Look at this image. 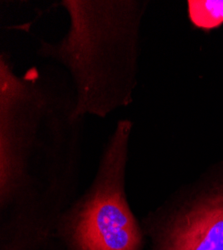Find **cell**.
<instances>
[{
    "mask_svg": "<svg viewBox=\"0 0 223 250\" xmlns=\"http://www.w3.org/2000/svg\"><path fill=\"white\" fill-rule=\"evenodd\" d=\"M74 92L0 56V250H61L56 228L76 199L81 121Z\"/></svg>",
    "mask_w": 223,
    "mask_h": 250,
    "instance_id": "1",
    "label": "cell"
},
{
    "mask_svg": "<svg viewBox=\"0 0 223 250\" xmlns=\"http://www.w3.org/2000/svg\"><path fill=\"white\" fill-rule=\"evenodd\" d=\"M69 16L65 36L40 40L37 54L69 72L73 117L105 118L133 101L137 84L139 29L146 3L134 0H63Z\"/></svg>",
    "mask_w": 223,
    "mask_h": 250,
    "instance_id": "2",
    "label": "cell"
},
{
    "mask_svg": "<svg viewBox=\"0 0 223 250\" xmlns=\"http://www.w3.org/2000/svg\"><path fill=\"white\" fill-rule=\"evenodd\" d=\"M133 123L121 119L107 139L94 178L60 217L61 250H146L140 220L126 193V167Z\"/></svg>",
    "mask_w": 223,
    "mask_h": 250,
    "instance_id": "3",
    "label": "cell"
},
{
    "mask_svg": "<svg viewBox=\"0 0 223 250\" xmlns=\"http://www.w3.org/2000/svg\"><path fill=\"white\" fill-rule=\"evenodd\" d=\"M140 222L146 250H223V160Z\"/></svg>",
    "mask_w": 223,
    "mask_h": 250,
    "instance_id": "4",
    "label": "cell"
},
{
    "mask_svg": "<svg viewBox=\"0 0 223 250\" xmlns=\"http://www.w3.org/2000/svg\"><path fill=\"white\" fill-rule=\"evenodd\" d=\"M187 13L195 28L208 32L223 24V0H190Z\"/></svg>",
    "mask_w": 223,
    "mask_h": 250,
    "instance_id": "5",
    "label": "cell"
}]
</instances>
